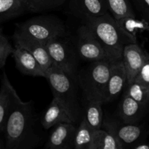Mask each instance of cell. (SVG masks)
<instances>
[{
	"mask_svg": "<svg viewBox=\"0 0 149 149\" xmlns=\"http://www.w3.org/2000/svg\"><path fill=\"white\" fill-rule=\"evenodd\" d=\"M15 48L13 47L8 38L3 32V29H0V68L2 69L5 66L7 58L13 55Z\"/></svg>",
	"mask_w": 149,
	"mask_h": 149,
	"instance_id": "cell-26",
	"label": "cell"
},
{
	"mask_svg": "<svg viewBox=\"0 0 149 149\" xmlns=\"http://www.w3.org/2000/svg\"><path fill=\"white\" fill-rule=\"evenodd\" d=\"M31 12L29 0H0V23Z\"/></svg>",
	"mask_w": 149,
	"mask_h": 149,
	"instance_id": "cell-18",
	"label": "cell"
},
{
	"mask_svg": "<svg viewBox=\"0 0 149 149\" xmlns=\"http://www.w3.org/2000/svg\"><path fill=\"white\" fill-rule=\"evenodd\" d=\"M135 149H149V144L148 143H140L138 144L135 146L132 147Z\"/></svg>",
	"mask_w": 149,
	"mask_h": 149,
	"instance_id": "cell-29",
	"label": "cell"
},
{
	"mask_svg": "<svg viewBox=\"0 0 149 149\" xmlns=\"http://www.w3.org/2000/svg\"><path fill=\"white\" fill-rule=\"evenodd\" d=\"M102 128L113 135L124 148L136 143L143 134V127L138 124H127L113 119L103 120Z\"/></svg>",
	"mask_w": 149,
	"mask_h": 149,
	"instance_id": "cell-8",
	"label": "cell"
},
{
	"mask_svg": "<svg viewBox=\"0 0 149 149\" xmlns=\"http://www.w3.org/2000/svg\"><path fill=\"white\" fill-rule=\"evenodd\" d=\"M47 130L33 100L22 101L10 113L3 133L7 149H34L47 142Z\"/></svg>",
	"mask_w": 149,
	"mask_h": 149,
	"instance_id": "cell-1",
	"label": "cell"
},
{
	"mask_svg": "<svg viewBox=\"0 0 149 149\" xmlns=\"http://www.w3.org/2000/svg\"><path fill=\"white\" fill-rule=\"evenodd\" d=\"M31 12L41 13L55 10L62 6L67 0H29Z\"/></svg>",
	"mask_w": 149,
	"mask_h": 149,
	"instance_id": "cell-25",
	"label": "cell"
},
{
	"mask_svg": "<svg viewBox=\"0 0 149 149\" xmlns=\"http://www.w3.org/2000/svg\"><path fill=\"white\" fill-rule=\"evenodd\" d=\"M45 78L52 89L53 97H56L63 103L74 122H80L84 116L79 96L80 89L77 74H69L52 65L46 71Z\"/></svg>",
	"mask_w": 149,
	"mask_h": 149,
	"instance_id": "cell-3",
	"label": "cell"
},
{
	"mask_svg": "<svg viewBox=\"0 0 149 149\" xmlns=\"http://www.w3.org/2000/svg\"><path fill=\"white\" fill-rule=\"evenodd\" d=\"M75 41L81 61L90 63L109 60L98 39L84 23L77 29Z\"/></svg>",
	"mask_w": 149,
	"mask_h": 149,
	"instance_id": "cell-7",
	"label": "cell"
},
{
	"mask_svg": "<svg viewBox=\"0 0 149 149\" xmlns=\"http://www.w3.org/2000/svg\"><path fill=\"white\" fill-rule=\"evenodd\" d=\"M69 12L82 19L85 17H100L110 13L105 0H69Z\"/></svg>",
	"mask_w": 149,
	"mask_h": 149,
	"instance_id": "cell-12",
	"label": "cell"
},
{
	"mask_svg": "<svg viewBox=\"0 0 149 149\" xmlns=\"http://www.w3.org/2000/svg\"><path fill=\"white\" fill-rule=\"evenodd\" d=\"M95 130L89 125L85 117L83 116L77 127L74 141V149H90Z\"/></svg>",
	"mask_w": 149,
	"mask_h": 149,
	"instance_id": "cell-21",
	"label": "cell"
},
{
	"mask_svg": "<svg viewBox=\"0 0 149 149\" xmlns=\"http://www.w3.org/2000/svg\"><path fill=\"white\" fill-rule=\"evenodd\" d=\"M53 65L77 75L81 61L76 45L75 37L68 35L52 38L46 44Z\"/></svg>",
	"mask_w": 149,
	"mask_h": 149,
	"instance_id": "cell-6",
	"label": "cell"
},
{
	"mask_svg": "<svg viewBox=\"0 0 149 149\" xmlns=\"http://www.w3.org/2000/svg\"><path fill=\"white\" fill-rule=\"evenodd\" d=\"M13 39L15 45H19L25 48L33 55L45 73L53 65V63L45 43L16 33H14Z\"/></svg>",
	"mask_w": 149,
	"mask_h": 149,
	"instance_id": "cell-11",
	"label": "cell"
},
{
	"mask_svg": "<svg viewBox=\"0 0 149 149\" xmlns=\"http://www.w3.org/2000/svg\"><path fill=\"white\" fill-rule=\"evenodd\" d=\"M45 148L47 149H73L77 127L74 123H60L53 127Z\"/></svg>",
	"mask_w": 149,
	"mask_h": 149,
	"instance_id": "cell-10",
	"label": "cell"
},
{
	"mask_svg": "<svg viewBox=\"0 0 149 149\" xmlns=\"http://www.w3.org/2000/svg\"><path fill=\"white\" fill-rule=\"evenodd\" d=\"M103 104L104 103L98 100H86L84 117L94 130L101 129L103 126Z\"/></svg>",
	"mask_w": 149,
	"mask_h": 149,
	"instance_id": "cell-20",
	"label": "cell"
},
{
	"mask_svg": "<svg viewBox=\"0 0 149 149\" xmlns=\"http://www.w3.org/2000/svg\"><path fill=\"white\" fill-rule=\"evenodd\" d=\"M146 55V51L138 43L130 44L125 47L122 60L127 74V84L134 81L145 62Z\"/></svg>",
	"mask_w": 149,
	"mask_h": 149,
	"instance_id": "cell-13",
	"label": "cell"
},
{
	"mask_svg": "<svg viewBox=\"0 0 149 149\" xmlns=\"http://www.w3.org/2000/svg\"><path fill=\"white\" fill-rule=\"evenodd\" d=\"M111 63L109 60H101L90 62L79 69L77 79L86 100H98L106 103Z\"/></svg>",
	"mask_w": 149,
	"mask_h": 149,
	"instance_id": "cell-4",
	"label": "cell"
},
{
	"mask_svg": "<svg viewBox=\"0 0 149 149\" xmlns=\"http://www.w3.org/2000/svg\"><path fill=\"white\" fill-rule=\"evenodd\" d=\"M140 17L149 23V0H130Z\"/></svg>",
	"mask_w": 149,
	"mask_h": 149,
	"instance_id": "cell-27",
	"label": "cell"
},
{
	"mask_svg": "<svg viewBox=\"0 0 149 149\" xmlns=\"http://www.w3.org/2000/svg\"><path fill=\"white\" fill-rule=\"evenodd\" d=\"M110 13L116 20L127 17H137L130 0H105Z\"/></svg>",
	"mask_w": 149,
	"mask_h": 149,
	"instance_id": "cell-22",
	"label": "cell"
},
{
	"mask_svg": "<svg viewBox=\"0 0 149 149\" xmlns=\"http://www.w3.org/2000/svg\"><path fill=\"white\" fill-rule=\"evenodd\" d=\"M15 33L45 44L52 38L68 35L65 23L55 15L33 17L16 24Z\"/></svg>",
	"mask_w": 149,
	"mask_h": 149,
	"instance_id": "cell-5",
	"label": "cell"
},
{
	"mask_svg": "<svg viewBox=\"0 0 149 149\" xmlns=\"http://www.w3.org/2000/svg\"><path fill=\"white\" fill-rule=\"evenodd\" d=\"M133 81H137L146 87H149V54L148 52H147L145 62Z\"/></svg>",
	"mask_w": 149,
	"mask_h": 149,
	"instance_id": "cell-28",
	"label": "cell"
},
{
	"mask_svg": "<svg viewBox=\"0 0 149 149\" xmlns=\"http://www.w3.org/2000/svg\"><path fill=\"white\" fill-rule=\"evenodd\" d=\"M146 109V107L124 93L119 105V117L125 123L138 124L144 116Z\"/></svg>",
	"mask_w": 149,
	"mask_h": 149,
	"instance_id": "cell-17",
	"label": "cell"
},
{
	"mask_svg": "<svg viewBox=\"0 0 149 149\" xmlns=\"http://www.w3.org/2000/svg\"><path fill=\"white\" fill-rule=\"evenodd\" d=\"M21 102V99L4 71L0 89V132L3 133L10 113Z\"/></svg>",
	"mask_w": 149,
	"mask_h": 149,
	"instance_id": "cell-9",
	"label": "cell"
},
{
	"mask_svg": "<svg viewBox=\"0 0 149 149\" xmlns=\"http://www.w3.org/2000/svg\"><path fill=\"white\" fill-rule=\"evenodd\" d=\"M127 83V74L123 60L111 62L110 77L106 90V103L114 100L120 94Z\"/></svg>",
	"mask_w": 149,
	"mask_h": 149,
	"instance_id": "cell-15",
	"label": "cell"
},
{
	"mask_svg": "<svg viewBox=\"0 0 149 149\" xmlns=\"http://www.w3.org/2000/svg\"><path fill=\"white\" fill-rule=\"evenodd\" d=\"M13 58L15 66L19 71L24 75L31 77H46V73L33 55L25 48L15 45Z\"/></svg>",
	"mask_w": 149,
	"mask_h": 149,
	"instance_id": "cell-14",
	"label": "cell"
},
{
	"mask_svg": "<svg viewBox=\"0 0 149 149\" xmlns=\"http://www.w3.org/2000/svg\"><path fill=\"white\" fill-rule=\"evenodd\" d=\"M125 93L147 108L149 103V87L137 81H132L127 84Z\"/></svg>",
	"mask_w": 149,
	"mask_h": 149,
	"instance_id": "cell-23",
	"label": "cell"
},
{
	"mask_svg": "<svg viewBox=\"0 0 149 149\" xmlns=\"http://www.w3.org/2000/svg\"><path fill=\"white\" fill-rule=\"evenodd\" d=\"M123 146L113 135L106 130H95L90 149H123Z\"/></svg>",
	"mask_w": 149,
	"mask_h": 149,
	"instance_id": "cell-19",
	"label": "cell"
},
{
	"mask_svg": "<svg viewBox=\"0 0 149 149\" xmlns=\"http://www.w3.org/2000/svg\"><path fill=\"white\" fill-rule=\"evenodd\" d=\"M117 21L126 31L135 36L137 33L149 31V23L142 18L138 20L136 17H127Z\"/></svg>",
	"mask_w": 149,
	"mask_h": 149,
	"instance_id": "cell-24",
	"label": "cell"
},
{
	"mask_svg": "<svg viewBox=\"0 0 149 149\" xmlns=\"http://www.w3.org/2000/svg\"><path fill=\"white\" fill-rule=\"evenodd\" d=\"M42 122L47 130L60 123L75 124L63 103L56 97H53L52 102L42 116Z\"/></svg>",
	"mask_w": 149,
	"mask_h": 149,
	"instance_id": "cell-16",
	"label": "cell"
},
{
	"mask_svg": "<svg viewBox=\"0 0 149 149\" xmlns=\"http://www.w3.org/2000/svg\"><path fill=\"white\" fill-rule=\"evenodd\" d=\"M81 20L98 39L111 62L122 60L125 47L137 43L136 36L126 31L110 13Z\"/></svg>",
	"mask_w": 149,
	"mask_h": 149,
	"instance_id": "cell-2",
	"label": "cell"
}]
</instances>
